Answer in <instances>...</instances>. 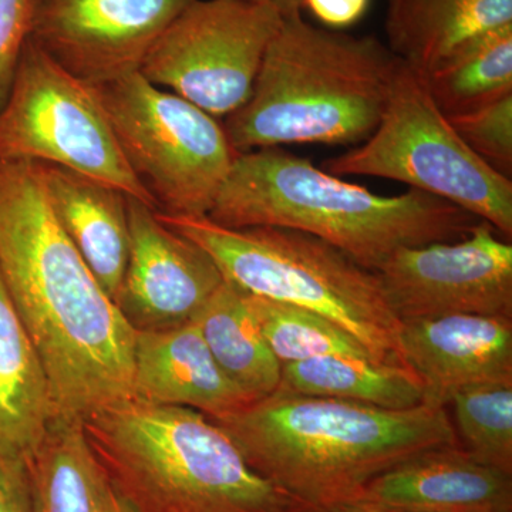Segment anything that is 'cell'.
<instances>
[{
  "instance_id": "1",
  "label": "cell",
  "mask_w": 512,
  "mask_h": 512,
  "mask_svg": "<svg viewBox=\"0 0 512 512\" xmlns=\"http://www.w3.org/2000/svg\"><path fill=\"white\" fill-rule=\"evenodd\" d=\"M0 279L45 367L57 419L134 400L136 330L64 234L30 161L0 160Z\"/></svg>"
},
{
  "instance_id": "2",
  "label": "cell",
  "mask_w": 512,
  "mask_h": 512,
  "mask_svg": "<svg viewBox=\"0 0 512 512\" xmlns=\"http://www.w3.org/2000/svg\"><path fill=\"white\" fill-rule=\"evenodd\" d=\"M249 467L316 511L362 500L367 485L423 451L458 444L448 407L407 410L278 389L212 419Z\"/></svg>"
},
{
  "instance_id": "3",
  "label": "cell",
  "mask_w": 512,
  "mask_h": 512,
  "mask_svg": "<svg viewBox=\"0 0 512 512\" xmlns=\"http://www.w3.org/2000/svg\"><path fill=\"white\" fill-rule=\"evenodd\" d=\"M207 218L225 228L306 232L373 272L400 249L458 241L481 221L413 188L377 195L281 147L238 154Z\"/></svg>"
},
{
  "instance_id": "4",
  "label": "cell",
  "mask_w": 512,
  "mask_h": 512,
  "mask_svg": "<svg viewBox=\"0 0 512 512\" xmlns=\"http://www.w3.org/2000/svg\"><path fill=\"white\" fill-rule=\"evenodd\" d=\"M402 60L375 36L282 20L251 96L224 121L238 154L285 144L353 146L379 126Z\"/></svg>"
},
{
  "instance_id": "5",
  "label": "cell",
  "mask_w": 512,
  "mask_h": 512,
  "mask_svg": "<svg viewBox=\"0 0 512 512\" xmlns=\"http://www.w3.org/2000/svg\"><path fill=\"white\" fill-rule=\"evenodd\" d=\"M82 423L110 484L137 512L312 510L255 473L197 410L131 400Z\"/></svg>"
},
{
  "instance_id": "6",
  "label": "cell",
  "mask_w": 512,
  "mask_h": 512,
  "mask_svg": "<svg viewBox=\"0 0 512 512\" xmlns=\"http://www.w3.org/2000/svg\"><path fill=\"white\" fill-rule=\"evenodd\" d=\"M157 215L200 245L225 281L251 295L319 313L355 336L379 362L404 365L402 322L379 276L345 252L296 229L225 228L207 217Z\"/></svg>"
},
{
  "instance_id": "7",
  "label": "cell",
  "mask_w": 512,
  "mask_h": 512,
  "mask_svg": "<svg viewBox=\"0 0 512 512\" xmlns=\"http://www.w3.org/2000/svg\"><path fill=\"white\" fill-rule=\"evenodd\" d=\"M322 170L336 177H377L410 185L512 237L511 178L461 140L431 96L426 74L404 62L372 136L325 161Z\"/></svg>"
},
{
  "instance_id": "8",
  "label": "cell",
  "mask_w": 512,
  "mask_h": 512,
  "mask_svg": "<svg viewBox=\"0 0 512 512\" xmlns=\"http://www.w3.org/2000/svg\"><path fill=\"white\" fill-rule=\"evenodd\" d=\"M90 87L157 211L207 217L238 156L224 124L140 72Z\"/></svg>"
},
{
  "instance_id": "9",
  "label": "cell",
  "mask_w": 512,
  "mask_h": 512,
  "mask_svg": "<svg viewBox=\"0 0 512 512\" xmlns=\"http://www.w3.org/2000/svg\"><path fill=\"white\" fill-rule=\"evenodd\" d=\"M0 160L66 168L157 210L131 171L92 87L26 40L0 106Z\"/></svg>"
},
{
  "instance_id": "10",
  "label": "cell",
  "mask_w": 512,
  "mask_h": 512,
  "mask_svg": "<svg viewBox=\"0 0 512 512\" xmlns=\"http://www.w3.org/2000/svg\"><path fill=\"white\" fill-rule=\"evenodd\" d=\"M282 20L276 10L247 0H195L157 40L140 73L227 119L251 96Z\"/></svg>"
},
{
  "instance_id": "11",
  "label": "cell",
  "mask_w": 512,
  "mask_h": 512,
  "mask_svg": "<svg viewBox=\"0 0 512 512\" xmlns=\"http://www.w3.org/2000/svg\"><path fill=\"white\" fill-rule=\"evenodd\" d=\"M480 221L466 237L403 248L376 274L400 322L450 315L512 319V245Z\"/></svg>"
},
{
  "instance_id": "12",
  "label": "cell",
  "mask_w": 512,
  "mask_h": 512,
  "mask_svg": "<svg viewBox=\"0 0 512 512\" xmlns=\"http://www.w3.org/2000/svg\"><path fill=\"white\" fill-rule=\"evenodd\" d=\"M195 0H35L30 39L87 86L141 64Z\"/></svg>"
},
{
  "instance_id": "13",
  "label": "cell",
  "mask_w": 512,
  "mask_h": 512,
  "mask_svg": "<svg viewBox=\"0 0 512 512\" xmlns=\"http://www.w3.org/2000/svg\"><path fill=\"white\" fill-rule=\"evenodd\" d=\"M128 222L130 252L117 308L136 332L190 322L224 282L214 259L136 198L128 197Z\"/></svg>"
},
{
  "instance_id": "14",
  "label": "cell",
  "mask_w": 512,
  "mask_h": 512,
  "mask_svg": "<svg viewBox=\"0 0 512 512\" xmlns=\"http://www.w3.org/2000/svg\"><path fill=\"white\" fill-rule=\"evenodd\" d=\"M400 352L424 387V403L448 407L467 387L512 383V319L450 315L404 320Z\"/></svg>"
},
{
  "instance_id": "15",
  "label": "cell",
  "mask_w": 512,
  "mask_h": 512,
  "mask_svg": "<svg viewBox=\"0 0 512 512\" xmlns=\"http://www.w3.org/2000/svg\"><path fill=\"white\" fill-rule=\"evenodd\" d=\"M362 500L396 512H512V474L450 444L390 468L367 485Z\"/></svg>"
},
{
  "instance_id": "16",
  "label": "cell",
  "mask_w": 512,
  "mask_h": 512,
  "mask_svg": "<svg viewBox=\"0 0 512 512\" xmlns=\"http://www.w3.org/2000/svg\"><path fill=\"white\" fill-rule=\"evenodd\" d=\"M134 400L187 407L210 419L252 403L215 362L194 320L177 328L136 332Z\"/></svg>"
},
{
  "instance_id": "17",
  "label": "cell",
  "mask_w": 512,
  "mask_h": 512,
  "mask_svg": "<svg viewBox=\"0 0 512 512\" xmlns=\"http://www.w3.org/2000/svg\"><path fill=\"white\" fill-rule=\"evenodd\" d=\"M35 164L56 221L116 303L130 252L127 195L66 168Z\"/></svg>"
},
{
  "instance_id": "18",
  "label": "cell",
  "mask_w": 512,
  "mask_h": 512,
  "mask_svg": "<svg viewBox=\"0 0 512 512\" xmlns=\"http://www.w3.org/2000/svg\"><path fill=\"white\" fill-rule=\"evenodd\" d=\"M53 419L45 367L0 279V456L28 460Z\"/></svg>"
},
{
  "instance_id": "19",
  "label": "cell",
  "mask_w": 512,
  "mask_h": 512,
  "mask_svg": "<svg viewBox=\"0 0 512 512\" xmlns=\"http://www.w3.org/2000/svg\"><path fill=\"white\" fill-rule=\"evenodd\" d=\"M512 23V0H387L389 49L427 74L458 46Z\"/></svg>"
},
{
  "instance_id": "20",
  "label": "cell",
  "mask_w": 512,
  "mask_h": 512,
  "mask_svg": "<svg viewBox=\"0 0 512 512\" xmlns=\"http://www.w3.org/2000/svg\"><path fill=\"white\" fill-rule=\"evenodd\" d=\"M26 463L32 512H107L111 484L82 421L53 419Z\"/></svg>"
},
{
  "instance_id": "21",
  "label": "cell",
  "mask_w": 512,
  "mask_h": 512,
  "mask_svg": "<svg viewBox=\"0 0 512 512\" xmlns=\"http://www.w3.org/2000/svg\"><path fill=\"white\" fill-rule=\"evenodd\" d=\"M192 320L222 372L252 402L279 389L281 363L266 345L242 289L224 279Z\"/></svg>"
},
{
  "instance_id": "22",
  "label": "cell",
  "mask_w": 512,
  "mask_h": 512,
  "mask_svg": "<svg viewBox=\"0 0 512 512\" xmlns=\"http://www.w3.org/2000/svg\"><path fill=\"white\" fill-rule=\"evenodd\" d=\"M279 389L389 410L424 403L423 383L410 367L367 357L319 356L282 366Z\"/></svg>"
},
{
  "instance_id": "23",
  "label": "cell",
  "mask_w": 512,
  "mask_h": 512,
  "mask_svg": "<svg viewBox=\"0 0 512 512\" xmlns=\"http://www.w3.org/2000/svg\"><path fill=\"white\" fill-rule=\"evenodd\" d=\"M426 79L431 96L447 117L512 94V23L467 40Z\"/></svg>"
},
{
  "instance_id": "24",
  "label": "cell",
  "mask_w": 512,
  "mask_h": 512,
  "mask_svg": "<svg viewBox=\"0 0 512 512\" xmlns=\"http://www.w3.org/2000/svg\"><path fill=\"white\" fill-rule=\"evenodd\" d=\"M247 303L281 366L329 355L375 359L355 336L319 313L251 293H247Z\"/></svg>"
},
{
  "instance_id": "25",
  "label": "cell",
  "mask_w": 512,
  "mask_h": 512,
  "mask_svg": "<svg viewBox=\"0 0 512 512\" xmlns=\"http://www.w3.org/2000/svg\"><path fill=\"white\" fill-rule=\"evenodd\" d=\"M450 406L458 444L480 463L512 474V383L467 387Z\"/></svg>"
},
{
  "instance_id": "26",
  "label": "cell",
  "mask_w": 512,
  "mask_h": 512,
  "mask_svg": "<svg viewBox=\"0 0 512 512\" xmlns=\"http://www.w3.org/2000/svg\"><path fill=\"white\" fill-rule=\"evenodd\" d=\"M461 140L495 171L512 173V94L468 113L448 117Z\"/></svg>"
},
{
  "instance_id": "27",
  "label": "cell",
  "mask_w": 512,
  "mask_h": 512,
  "mask_svg": "<svg viewBox=\"0 0 512 512\" xmlns=\"http://www.w3.org/2000/svg\"><path fill=\"white\" fill-rule=\"evenodd\" d=\"M35 0H0V106L32 30Z\"/></svg>"
},
{
  "instance_id": "28",
  "label": "cell",
  "mask_w": 512,
  "mask_h": 512,
  "mask_svg": "<svg viewBox=\"0 0 512 512\" xmlns=\"http://www.w3.org/2000/svg\"><path fill=\"white\" fill-rule=\"evenodd\" d=\"M0 512H32L28 463L0 456Z\"/></svg>"
},
{
  "instance_id": "29",
  "label": "cell",
  "mask_w": 512,
  "mask_h": 512,
  "mask_svg": "<svg viewBox=\"0 0 512 512\" xmlns=\"http://www.w3.org/2000/svg\"><path fill=\"white\" fill-rule=\"evenodd\" d=\"M369 6L370 0H303V10H309L325 28L333 30L356 25Z\"/></svg>"
},
{
  "instance_id": "30",
  "label": "cell",
  "mask_w": 512,
  "mask_h": 512,
  "mask_svg": "<svg viewBox=\"0 0 512 512\" xmlns=\"http://www.w3.org/2000/svg\"><path fill=\"white\" fill-rule=\"evenodd\" d=\"M247 2L268 6V8L276 10L282 18L301 15L303 10V0H247Z\"/></svg>"
},
{
  "instance_id": "31",
  "label": "cell",
  "mask_w": 512,
  "mask_h": 512,
  "mask_svg": "<svg viewBox=\"0 0 512 512\" xmlns=\"http://www.w3.org/2000/svg\"><path fill=\"white\" fill-rule=\"evenodd\" d=\"M325 512H396V511L389 510V508H384V507H382V505L370 503V501L357 500V501H353V503L339 505V507L332 508V510L325 511Z\"/></svg>"
},
{
  "instance_id": "32",
  "label": "cell",
  "mask_w": 512,
  "mask_h": 512,
  "mask_svg": "<svg viewBox=\"0 0 512 512\" xmlns=\"http://www.w3.org/2000/svg\"><path fill=\"white\" fill-rule=\"evenodd\" d=\"M107 512H137L136 508L133 507L123 495L117 493L111 485L109 495V505H107Z\"/></svg>"
},
{
  "instance_id": "33",
  "label": "cell",
  "mask_w": 512,
  "mask_h": 512,
  "mask_svg": "<svg viewBox=\"0 0 512 512\" xmlns=\"http://www.w3.org/2000/svg\"><path fill=\"white\" fill-rule=\"evenodd\" d=\"M303 512H322V511L308 510V511H303Z\"/></svg>"
}]
</instances>
